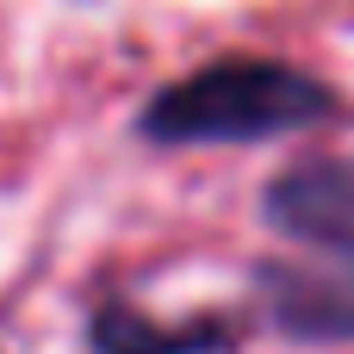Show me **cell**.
Returning <instances> with one entry per match:
<instances>
[{
  "label": "cell",
  "instance_id": "6da1fadb",
  "mask_svg": "<svg viewBox=\"0 0 354 354\" xmlns=\"http://www.w3.org/2000/svg\"><path fill=\"white\" fill-rule=\"evenodd\" d=\"M330 112V87L286 62H212L149 100L143 131L162 143H255Z\"/></svg>",
  "mask_w": 354,
  "mask_h": 354
},
{
  "label": "cell",
  "instance_id": "7a4b0ae2",
  "mask_svg": "<svg viewBox=\"0 0 354 354\" xmlns=\"http://www.w3.org/2000/svg\"><path fill=\"white\" fill-rule=\"evenodd\" d=\"M268 218L299 236L354 255V156H324L305 168H286L268 187Z\"/></svg>",
  "mask_w": 354,
  "mask_h": 354
},
{
  "label": "cell",
  "instance_id": "3957f363",
  "mask_svg": "<svg viewBox=\"0 0 354 354\" xmlns=\"http://www.w3.org/2000/svg\"><path fill=\"white\" fill-rule=\"evenodd\" d=\"M274 317L292 336H336L354 342V261L274 274Z\"/></svg>",
  "mask_w": 354,
  "mask_h": 354
}]
</instances>
